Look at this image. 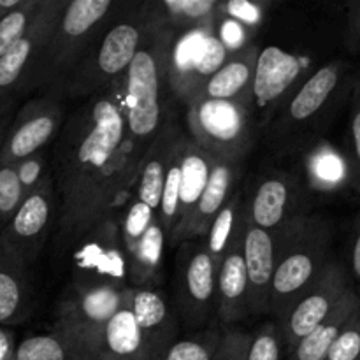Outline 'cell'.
I'll return each mask as SVG.
<instances>
[{"label": "cell", "mask_w": 360, "mask_h": 360, "mask_svg": "<svg viewBox=\"0 0 360 360\" xmlns=\"http://www.w3.org/2000/svg\"><path fill=\"white\" fill-rule=\"evenodd\" d=\"M326 360H360V308L343 327Z\"/></svg>", "instance_id": "b9f144b4"}, {"label": "cell", "mask_w": 360, "mask_h": 360, "mask_svg": "<svg viewBox=\"0 0 360 360\" xmlns=\"http://www.w3.org/2000/svg\"><path fill=\"white\" fill-rule=\"evenodd\" d=\"M220 336L221 327L218 326V322H213L211 326L204 327L197 333L179 336L171 347L165 348L153 360H211L218 347Z\"/></svg>", "instance_id": "1f68e13d"}, {"label": "cell", "mask_w": 360, "mask_h": 360, "mask_svg": "<svg viewBox=\"0 0 360 360\" xmlns=\"http://www.w3.org/2000/svg\"><path fill=\"white\" fill-rule=\"evenodd\" d=\"M185 137L186 130L181 127L176 112L165 122L141 158L136 185H134V197L150 206L151 210L158 211L165 174Z\"/></svg>", "instance_id": "ffe728a7"}, {"label": "cell", "mask_w": 360, "mask_h": 360, "mask_svg": "<svg viewBox=\"0 0 360 360\" xmlns=\"http://www.w3.org/2000/svg\"><path fill=\"white\" fill-rule=\"evenodd\" d=\"M350 185L360 192V72L354 76L350 90Z\"/></svg>", "instance_id": "74e56055"}, {"label": "cell", "mask_w": 360, "mask_h": 360, "mask_svg": "<svg viewBox=\"0 0 360 360\" xmlns=\"http://www.w3.org/2000/svg\"><path fill=\"white\" fill-rule=\"evenodd\" d=\"M165 245V232L158 218H155L139 243L127 253L129 288H157L160 285Z\"/></svg>", "instance_id": "f1b7e54d"}, {"label": "cell", "mask_w": 360, "mask_h": 360, "mask_svg": "<svg viewBox=\"0 0 360 360\" xmlns=\"http://www.w3.org/2000/svg\"><path fill=\"white\" fill-rule=\"evenodd\" d=\"M269 2H245V0H231V2H220L218 13L232 18L250 28L252 32H257V28L264 23L269 9Z\"/></svg>", "instance_id": "60d3db41"}, {"label": "cell", "mask_w": 360, "mask_h": 360, "mask_svg": "<svg viewBox=\"0 0 360 360\" xmlns=\"http://www.w3.org/2000/svg\"><path fill=\"white\" fill-rule=\"evenodd\" d=\"M245 218V214H243ZM248 278L243 259V225L229 245L217 274V322L218 326L236 327L250 315Z\"/></svg>", "instance_id": "44dd1931"}, {"label": "cell", "mask_w": 360, "mask_h": 360, "mask_svg": "<svg viewBox=\"0 0 360 360\" xmlns=\"http://www.w3.org/2000/svg\"><path fill=\"white\" fill-rule=\"evenodd\" d=\"M306 72L301 56L287 51L280 46H266L259 49L252 83V111L260 132L273 120L288 101L295 88L306 79Z\"/></svg>", "instance_id": "9a60e30c"}, {"label": "cell", "mask_w": 360, "mask_h": 360, "mask_svg": "<svg viewBox=\"0 0 360 360\" xmlns=\"http://www.w3.org/2000/svg\"><path fill=\"white\" fill-rule=\"evenodd\" d=\"M347 46L354 55H360V2L350 4L347 14Z\"/></svg>", "instance_id": "ee69618b"}, {"label": "cell", "mask_w": 360, "mask_h": 360, "mask_svg": "<svg viewBox=\"0 0 360 360\" xmlns=\"http://www.w3.org/2000/svg\"><path fill=\"white\" fill-rule=\"evenodd\" d=\"M58 217L60 199L53 179L25 197L16 213L0 229V243L32 267L55 236Z\"/></svg>", "instance_id": "5bb4252c"}, {"label": "cell", "mask_w": 360, "mask_h": 360, "mask_svg": "<svg viewBox=\"0 0 360 360\" xmlns=\"http://www.w3.org/2000/svg\"><path fill=\"white\" fill-rule=\"evenodd\" d=\"M252 334L236 327H224L211 360H248Z\"/></svg>", "instance_id": "7bdbcfd3"}, {"label": "cell", "mask_w": 360, "mask_h": 360, "mask_svg": "<svg viewBox=\"0 0 360 360\" xmlns=\"http://www.w3.org/2000/svg\"><path fill=\"white\" fill-rule=\"evenodd\" d=\"M352 281L360 290V214L354 224L350 239V267H347Z\"/></svg>", "instance_id": "f6af8a7d"}, {"label": "cell", "mask_w": 360, "mask_h": 360, "mask_svg": "<svg viewBox=\"0 0 360 360\" xmlns=\"http://www.w3.org/2000/svg\"><path fill=\"white\" fill-rule=\"evenodd\" d=\"M243 169H245V164H241V162L238 164V162L214 160L206 188H204L202 195H200L199 202L193 210L188 225L179 234L178 245L183 241H188V239L206 238L214 217L227 204L232 193L241 186L239 183L243 178Z\"/></svg>", "instance_id": "7402d4cb"}, {"label": "cell", "mask_w": 360, "mask_h": 360, "mask_svg": "<svg viewBox=\"0 0 360 360\" xmlns=\"http://www.w3.org/2000/svg\"><path fill=\"white\" fill-rule=\"evenodd\" d=\"M70 285L81 288H129L127 252L120 229V211L88 231L70 250Z\"/></svg>", "instance_id": "4fadbf2b"}, {"label": "cell", "mask_w": 360, "mask_h": 360, "mask_svg": "<svg viewBox=\"0 0 360 360\" xmlns=\"http://www.w3.org/2000/svg\"><path fill=\"white\" fill-rule=\"evenodd\" d=\"M25 193H30L53 181V146L44 148L14 164Z\"/></svg>", "instance_id": "e575fe53"}, {"label": "cell", "mask_w": 360, "mask_h": 360, "mask_svg": "<svg viewBox=\"0 0 360 360\" xmlns=\"http://www.w3.org/2000/svg\"><path fill=\"white\" fill-rule=\"evenodd\" d=\"M130 295L132 288L122 308L105 326L91 360H150L137 330L132 306H130Z\"/></svg>", "instance_id": "83f0119b"}, {"label": "cell", "mask_w": 360, "mask_h": 360, "mask_svg": "<svg viewBox=\"0 0 360 360\" xmlns=\"http://www.w3.org/2000/svg\"><path fill=\"white\" fill-rule=\"evenodd\" d=\"M30 269L0 243V327L18 326L30 315Z\"/></svg>", "instance_id": "d4e9b609"}, {"label": "cell", "mask_w": 360, "mask_h": 360, "mask_svg": "<svg viewBox=\"0 0 360 360\" xmlns=\"http://www.w3.org/2000/svg\"><path fill=\"white\" fill-rule=\"evenodd\" d=\"M304 164V181L309 190L316 192H334L350 183V164L334 146L326 141H319L308 151L302 153Z\"/></svg>", "instance_id": "f546056e"}, {"label": "cell", "mask_w": 360, "mask_h": 360, "mask_svg": "<svg viewBox=\"0 0 360 360\" xmlns=\"http://www.w3.org/2000/svg\"><path fill=\"white\" fill-rule=\"evenodd\" d=\"M6 132H7V127L0 125V148H2V143H4V137H6Z\"/></svg>", "instance_id": "c3c4849f"}, {"label": "cell", "mask_w": 360, "mask_h": 360, "mask_svg": "<svg viewBox=\"0 0 360 360\" xmlns=\"http://www.w3.org/2000/svg\"><path fill=\"white\" fill-rule=\"evenodd\" d=\"M283 336H281L280 326L276 322H264L255 333L252 334L250 341L248 360H285Z\"/></svg>", "instance_id": "d590c367"}, {"label": "cell", "mask_w": 360, "mask_h": 360, "mask_svg": "<svg viewBox=\"0 0 360 360\" xmlns=\"http://www.w3.org/2000/svg\"><path fill=\"white\" fill-rule=\"evenodd\" d=\"M155 218H157V211L151 210L150 206L141 202L134 195L120 210V229H122V238L127 253L139 243V239L150 229Z\"/></svg>", "instance_id": "836d02e7"}, {"label": "cell", "mask_w": 360, "mask_h": 360, "mask_svg": "<svg viewBox=\"0 0 360 360\" xmlns=\"http://www.w3.org/2000/svg\"><path fill=\"white\" fill-rule=\"evenodd\" d=\"M243 225V188L239 186L231 199L227 200L220 213L214 217L213 224H211L210 231H207L204 243L210 252L211 259H213L214 266H220L221 259H224L225 252H227L229 245L238 234V231Z\"/></svg>", "instance_id": "4dcf8cb0"}, {"label": "cell", "mask_w": 360, "mask_h": 360, "mask_svg": "<svg viewBox=\"0 0 360 360\" xmlns=\"http://www.w3.org/2000/svg\"><path fill=\"white\" fill-rule=\"evenodd\" d=\"M27 0H0V21L6 16H9L11 13H14L16 9H20Z\"/></svg>", "instance_id": "7dc6e473"}, {"label": "cell", "mask_w": 360, "mask_h": 360, "mask_svg": "<svg viewBox=\"0 0 360 360\" xmlns=\"http://www.w3.org/2000/svg\"><path fill=\"white\" fill-rule=\"evenodd\" d=\"M214 158H211L200 146H197L188 136H186L185 146L181 153V183H179V213L176 229L169 246L176 248L178 238L183 229L188 225L193 210L202 195L204 188L210 179L211 169H213Z\"/></svg>", "instance_id": "484cf974"}, {"label": "cell", "mask_w": 360, "mask_h": 360, "mask_svg": "<svg viewBox=\"0 0 360 360\" xmlns=\"http://www.w3.org/2000/svg\"><path fill=\"white\" fill-rule=\"evenodd\" d=\"M218 0H146L143 11L150 27L174 37L211 27Z\"/></svg>", "instance_id": "cb8c5ba5"}, {"label": "cell", "mask_w": 360, "mask_h": 360, "mask_svg": "<svg viewBox=\"0 0 360 360\" xmlns=\"http://www.w3.org/2000/svg\"><path fill=\"white\" fill-rule=\"evenodd\" d=\"M146 34L143 2H116L65 79L67 101H88L129 69Z\"/></svg>", "instance_id": "277c9868"}, {"label": "cell", "mask_w": 360, "mask_h": 360, "mask_svg": "<svg viewBox=\"0 0 360 360\" xmlns=\"http://www.w3.org/2000/svg\"><path fill=\"white\" fill-rule=\"evenodd\" d=\"M67 4V0H41L23 37L0 58V125L9 129L20 102L28 97L39 56Z\"/></svg>", "instance_id": "8fae6325"}, {"label": "cell", "mask_w": 360, "mask_h": 360, "mask_svg": "<svg viewBox=\"0 0 360 360\" xmlns=\"http://www.w3.org/2000/svg\"><path fill=\"white\" fill-rule=\"evenodd\" d=\"M213 32V25L181 35L171 49V88L176 102H185L195 94L229 58Z\"/></svg>", "instance_id": "e0dca14e"}, {"label": "cell", "mask_w": 360, "mask_h": 360, "mask_svg": "<svg viewBox=\"0 0 360 360\" xmlns=\"http://www.w3.org/2000/svg\"><path fill=\"white\" fill-rule=\"evenodd\" d=\"M241 188L246 218L269 234H280L311 214L309 188L297 172H259Z\"/></svg>", "instance_id": "30bf717a"}, {"label": "cell", "mask_w": 360, "mask_h": 360, "mask_svg": "<svg viewBox=\"0 0 360 360\" xmlns=\"http://www.w3.org/2000/svg\"><path fill=\"white\" fill-rule=\"evenodd\" d=\"M39 2L41 0H27L20 9H16L0 21V58L23 37L28 25L34 20Z\"/></svg>", "instance_id": "8d00e7d4"}, {"label": "cell", "mask_w": 360, "mask_h": 360, "mask_svg": "<svg viewBox=\"0 0 360 360\" xmlns=\"http://www.w3.org/2000/svg\"><path fill=\"white\" fill-rule=\"evenodd\" d=\"M217 274L204 239H188L176 246L171 304L181 330L197 333L217 322Z\"/></svg>", "instance_id": "ba28073f"}, {"label": "cell", "mask_w": 360, "mask_h": 360, "mask_svg": "<svg viewBox=\"0 0 360 360\" xmlns=\"http://www.w3.org/2000/svg\"><path fill=\"white\" fill-rule=\"evenodd\" d=\"M213 32L218 37V41L227 49L229 55H234V53L241 51L246 46L252 44V37L255 34V32L246 28L239 21L232 20V18L225 16V14L218 13V11L213 21Z\"/></svg>", "instance_id": "ab89813d"}, {"label": "cell", "mask_w": 360, "mask_h": 360, "mask_svg": "<svg viewBox=\"0 0 360 360\" xmlns=\"http://www.w3.org/2000/svg\"><path fill=\"white\" fill-rule=\"evenodd\" d=\"M360 308V290L355 285L348 288L347 294L340 301V304L333 309L329 316L313 329L304 340L297 343V347L287 355L285 360H326L333 348L334 341L338 340L343 327L354 313Z\"/></svg>", "instance_id": "4316f807"}, {"label": "cell", "mask_w": 360, "mask_h": 360, "mask_svg": "<svg viewBox=\"0 0 360 360\" xmlns=\"http://www.w3.org/2000/svg\"><path fill=\"white\" fill-rule=\"evenodd\" d=\"M27 197L14 165L0 167V229L11 220L20 204Z\"/></svg>", "instance_id": "f35d334b"}, {"label": "cell", "mask_w": 360, "mask_h": 360, "mask_svg": "<svg viewBox=\"0 0 360 360\" xmlns=\"http://www.w3.org/2000/svg\"><path fill=\"white\" fill-rule=\"evenodd\" d=\"M13 336L4 327H0V360H14Z\"/></svg>", "instance_id": "bcb514c9"}, {"label": "cell", "mask_w": 360, "mask_h": 360, "mask_svg": "<svg viewBox=\"0 0 360 360\" xmlns=\"http://www.w3.org/2000/svg\"><path fill=\"white\" fill-rule=\"evenodd\" d=\"M14 360H77L70 345L55 330L37 334L21 341L14 348Z\"/></svg>", "instance_id": "d6a6232c"}, {"label": "cell", "mask_w": 360, "mask_h": 360, "mask_svg": "<svg viewBox=\"0 0 360 360\" xmlns=\"http://www.w3.org/2000/svg\"><path fill=\"white\" fill-rule=\"evenodd\" d=\"M352 285L355 283L348 274L347 266L336 259L330 260L315 283L297 299L287 316L278 323L287 355L333 313Z\"/></svg>", "instance_id": "2e32d148"}, {"label": "cell", "mask_w": 360, "mask_h": 360, "mask_svg": "<svg viewBox=\"0 0 360 360\" xmlns=\"http://www.w3.org/2000/svg\"><path fill=\"white\" fill-rule=\"evenodd\" d=\"M65 102V84L56 83L20 104L0 148V167L55 144L67 120Z\"/></svg>", "instance_id": "7c38bea8"}, {"label": "cell", "mask_w": 360, "mask_h": 360, "mask_svg": "<svg viewBox=\"0 0 360 360\" xmlns=\"http://www.w3.org/2000/svg\"><path fill=\"white\" fill-rule=\"evenodd\" d=\"M130 306L150 360L158 357L181 336V326L171 299L158 287L132 288Z\"/></svg>", "instance_id": "d6986e66"}, {"label": "cell", "mask_w": 360, "mask_h": 360, "mask_svg": "<svg viewBox=\"0 0 360 360\" xmlns=\"http://www.w3.org/2000/svg\"><path fill=\"white\" fill-rule=\"evenodd\" d=\"M143 155L127 132L123 76L81 102L67 116L53 144V179L60 199L56 257L134 195Z\"/></svg>", "instance_id": "6da1fadb"}, {"label": "cell", "mask_w": 360, "mask_h": 360, "mask_svg": "<svg viewBox=\"0 0 360 360\" xmlns=\"http://www.w3.org/2000/svg\"><path fill=\"white\" fill-rule=\"evenodd\" d=\"M172 44V35L150 27L146 21L143 42L123 74L127 132L141 155H144L165 122L178 112L169 77Z\"/></svg>", "instance_id": "3957f363"}, {"label": "cell", "mask_w": 360, "mask_h": 360, "mask_svg": "<svg viewBox=\"0 0 360 360\" xmlns=\"http://www.w3.org/2000/svg\"><path fill=\"white\" fill-rule=\"evenodd\" d=\"M354 76L345 60H333L309 72L262 130L267 150L276 158H292L322 141L341 102L350 97Z\"/></svg>", "instance_id": "7a4b0ae2"}, {"label": "cell", "mask_w": 360, "mask_h": 360, "mask_svg": "<svg viewBox=\"0 0 360 360\" xmlns=\"http://www.w3.org/2000/svg\"><path fill=\"white\" fill-rule=\"evenodd\" d=\"M115 6L116 0H72L67 4L39 56L28 84V95L39 94L56 83H65Z\"/></svg>", "instance_id": "8992f818"}, {"label": "cell", "mask_w": 360, "mask_h": 360, "mask_svg": "<svg viewBox=\"0 0 360 360\" xmlns=\"http://www.w3.org/2000/svg\"><path fill=\"white\" fill-rule=\"evenodd\" d=\"M185 105L186 134L197 146L214 160L245 164V158L262 136L250 108L210 98H188Z\"/></svg>", "instance_id": "52a82bcc"}, {"label": "cell", "mask_w": 360, "mask_h": 360, "mask_svg": "<svg viewBox=\"0 0 360 360\" xmlns=\"http://www.w3.org/2000/svg\"><path fill=\"white\" fill-rule=\"evenodd\" d=\"M280 234H269L255 227L246 214L243 218V259L248 278L250 315H266L271 311V288L280 253Z\"/></svg>", "instance_id": "ac0fdd59"}, {"label": "cell", "mask_w": 360, "mask_h": 360, "mask_svg": "<svg viewBox=\"0 0 360 360\" xmlns=\"http://www.w3.org/2000/svg\"><path fill=\"white\" fill-rule=\"evenodd\" d=\"M334 227L320 214H308L280 234V253L271 288V315L280 323L297 299L322 274L333 257Z\"/></svg>", "instance_id": "5b68a950"}, {"label": "cell", "mask_w": 360, "mask_h": 360, "mask_svg": "<svg viewBox=\"0 0 360 360\" xmlns=\"http://www.w3.org/2000/svg\"><path fill=\"white\" fill-rule=\"evenodd\" d=\"M129 294L130 288L69 285L56 304L53 330L70 345L77 360H91L105 326Z\"/></svg>", "instance_id": "9c48e42d"}, {"label": "cell", "mask_w": 360, "mask_h": 360, "mask_svg": "<svg viewBox=\"0 0 360 360\" xmlns=\"http://www.w3.org/2000/svg\"><path fill=\"white\" fill-rule=\"evenodd\" d=\"M259 49L260 48L257 44H250L241 51L229 56L224 65L188 98L231 101L250 108V104H252L253 72H255Z\"/></svg>", "instance_id": "603a6c76"}]
</instances>
